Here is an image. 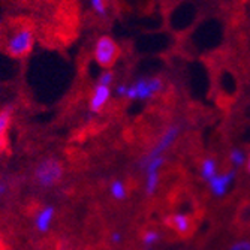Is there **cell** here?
<instances>
[{
  "label": "cell",
  "instance_id": "obj_18",
  "mask_svg": "<svg viewBox=\"0 0 250 250\" xmlns=\"http://www.w3.org/2000/svg\"><path fill=\"white\" fill-rule=\"evenodd\" d=\"M228 250H250V240H241L234 243Z\"/></svg>",
  "mask_w": 250,
  "mask_h": 250
},
{
  "label": "cell",
  "instance_id": "obj_16",
  "mask_svg": "<svg viewBox=\"0 0 250 250\" xmlns=\"http://www.w3.org/2000/svg\"><path fill=\"white\" fill-rule=\"evenodd\" d=\"M114 83V72L112 71H105V72H102V75L99 77V80H98V84H102V85H108V87H111V84Z\"/></svg>",
  "mask_w": 250,
  "mask_h": 250
},
{
  "label": "cell",
  "instance_id": "obj_13",
  "mask_svg": "<svg viewBox=\"0 0 250 250\" xmlns=\"http://www.w3.org/2000/svg\"><path fill=\"white\" fill-rule=\"evenodd\" d=\"M109 193L116 201H125L127 198V188L125 185V181L117 178L114 181H111L109 185Z\"/></svg>",
  "mask_w": 250,
  "mask_h": 250
},
{
  "label": "cell",
  "instance_id": "obj_22",
  "mask_svg": "<svg viewBox=\"0 0 250 250\" xmlns=\"http://www.w3.org/2000/svg\"><path fill=\"white\" fill-rule=\"evenodd\" d=\"M244 167H246V169H247V172L250 174V154L247 156V161H246V165H244Z\"/></svg>",
  "mask_w": 250,
  "mask_h": 250
},
{
  "label": "cell",
  "instance_id": "obj_3",
  "mask_svg": "<svg viewBox=\"0 0 250 250\" xmlns=\"http://www.w3.org/2000/svg\"><path fill=\"white\" fill-rule=\"evenodd\" d=\"M181 133V126L178 123H174V125H169L165 132L162 133L161 138L157 140V143L153 146L151 150H148L141 159H140V162H138V167L141 169H144L151 161H154V159L157 157H162L165 156V153L174 146V143L177 141V138L180 136Z\"/></svg>",
  "mask_w": 250,
  "mask_h": 250
},
{
  "label": "cell",
  "instance_id": "obj_14",
  "mask_svg": "<svg viewBox=\"0 0 250 250\" xmlns=\"http://www.w3.org/2000/svg\"><path fill=\"white\" fill-rule=\"evenodd\" d=\"M161 238H162V234L159 232L157 229L148 228V229H146V231L143 232V235H141V243H143L144 247L151 249V247H154L159 241H161Z\"/></svg>",
  "mask_w": 250,
  "mask_h": 250
},
{
  "label": "cell",
  "instance_id": "obj_20",
  "mask_svg": "<svg viewBox=\"0 0 250 250\" xmlns=\"http://www.w3.org/2000/svg\"><path fill=\"white\" fill-rule=\"evenodd\" d=\"M127 88H129V84H120V85H117V88H116L117 96H120V98H126Z\"/></svg>",
  "mask_w": 250,
  "mask_h": 250
},
{
  "label": "cell",
  "instance_id": "obj_17",
  "mask_svg": "<svg viewBox=\"0 0 250 250\" xmlns=\"http://www.w3.org/2000/svg\"><path fill=\"white\" fill-rule=\"evenodd\" d=\"M90 2H92V8H93V11H95L98 15L104 17V15L106 14L105 0H90Z\"/></svg>",
  "mask_w": 250,
  "mask_h": 250
},
{
  "label": "cell",
  "instance_id": "obj_9",
  "mask_svg": "<svg viewBox=\"0 0 250 250\" xmlns=\"http://www.w3.org/2000/svg\"><path fill=\"white\" fill-rule=\"evenodd\" d=\"M109 98H111V87L96 84L93 88L92 98H90V111L95 112V114L101 112L105 108V105L108 104Z\"/></svg>",
  "mask_w": 250,
  "mask_h": 250
},
{
  "label": "cell",
  "instance_id": "obj_19",
  "mask_svg": "<svg viewBox=\"0 0 250 250\" xmlns=\"http://www.w3.org/2000/svg\"><path fill=\"white\" fill-rule=\"evenodd\" d=\"M109 241L112 244H120L123 241V234L120 231H114V232H111L109 235Z\"/></svg>",
  "mask_w": 250,
  "mask_h": 250
},
{
  "label": "cell",
  "instance_id": "obj_6",
  "mask_svg": "<svg viewBox=\"0 0 250 250\" xmlns=\"http://www.w3.org/2000/svg\"><path fill=\"white\" fill-rule=\"evenodd\" d=\"M235 178H237V169H232V168L229 171H226V172L217 174L208 183L211 195L214 198H223L226 193L229 192V189L234 185Z\"/></svg>",
  "mask_w": 250,
  "mask_h": 250
},
{
  "label": "cell",
  "instance_id": "obj_2",
  "mask_svg": "<svg viewBox=\"0 0 250 250\" xmlns=\"http://www.w3.org/2000/svg\"><path fill=\"white\" fill-rule=\"evenodd\" d=\"M164 81L159 77H141L129 84L126 99L127 101H150L164 90Z\"/></svg>",
  "mask_w": 250,
  "mask_h": 250
},
{
  "label": "cell",
  "instance_id": "obj_11",
  "mask_svg": "<svg viewBox=\"0 0 250 250\" xmlns=\"http://www.w3.org/2000/svg\"><path fill=\"white\" fill-rule=\"evenodd\" d=\"M217 174L219 172H217V161H216V159L211 157V156L204 159V161L201 162V167H199V175H201V178L208 185Z\"/></svg>",
  "mask_w": 250,
  "mask_h": 250
},
{
  "label": "cell",
  "instance_id": "obj_1",
  "mask_svg": "<svg viewBox=\"0 0 250 250\" xmlns=\"http://www.w3.org/2000/svg\"><path fill=\"white\" fill-rule=\"evenodd\" d=\"M64 174L63 164L56 156H48L36 164L35 168V183L41 189H51L59 185Z\"/></svg>",
  "mask_w": 250,
  "mask_h": 250
},
{
  "label": "cell",
  "instance_id": "obj_12",
  "mask_svg": "<svg viewBox=\"0 0 250 250\" xmlns=\"http://www.w3.org/2000/svg\"><path fill=\"white\" fill-rule=\"evenodd\" d=\"M159 183H161V171H151L146 172V186H144V193L150 198L157 193Z\"/></svg>",
  "mask_w": 250,
  "mask_h": 250
},
{
  "label": "cell",
  "instance_id": "obj_15",
  "mask_svg": "<svg viewBox=\"0 0 250 250\" xmlns=\"http://www.w3.org/2000/svg\"><path fill=\"white\" fill-rule=\"evenodd\" d=\"M246 161H247V154L240 147H235L229 151V164H231L232 169H238V168L244 167Z\"/></svg>",
  "mask_w": 250,
  "mask_h": 250
},
{
  "label": "cell",
  "instance_id": "obj_23",
  "mask_svg": "<svg viewBox=\"0 0 250 250\" xmlns=\"http://www.w3.org/2000/svg\"><path fill=\"white\" fill-rule=\"evenodd\" d=\"M0 38H2V22H0Z\"/></svg>",
  "mask_w": 250,
  "mask_h": 250
},
{
  "label": "cell",
  "instance_id": "obj_5",
  "mask_svg": "<svg viewBox=\"0 0 250 250\" xmlns=\"http://www.w3.org/2000/svg\"><path fill=\"white\" fill-rule=\"evenodd\" d=\"M93 56H95V62L99 66L105 67V69H109L119 57V45L112 38L104 35L95 43Z\"/></svg>",
  "mask_w": 250,
  "mask_h": 250
},
{
  "label": "cell",
  "instance_id": "obj_4",
  "mask_svg": "<svg viewBox=\"0 0 250 250\" xmlns=\"http://www.w3.org/2000/svg\"><path fill=\"white\" fill-rule=\"evenodd\" d=\"M33 41H35L33 29L32 27H21L9 38L6 50L15 59L26 57L33 48Z\"/></svg>",
  "mask_w": 250,
  "mask_h": 250
},
{
  "label": "cell",
  "instance_id": "obj_10",
  "mask_svg": "<svg viewBox=\"0 0 250 250\" xmlns=\"http://www.w3.org/2000/svg\"><path fill=\"white\" fill-rule=\"evenodd\" d=\"M12 112H14V108L9 105V106H5L3 109H0V151L6 148V135H8V129L11 126V122H12Z\"/></svg>",
  "mask_w": 250,
  "mask_h": 250
},
{
  "label": "cell",
  "instance_id": "obj_7",
  "mask_svg": "<svg viewBox=\"0 0 250 250\" xmlns=\"http://www.w3.org/2000/svg\"><path fill=\"white\" fill-rule=\"evenodd\" d=\"M165 225L178 235H188L193 228V219L186 213H172L165 217Z\"/></svg>",
  "mask_w": 250,
  "mask_h": 250
},
{
  "label": "cell",
  "instance_id": "obj_21",
  "mask_svg": "<svg viewBox=\"0 0 250 250\" xmlns=\"http://www.w3.org/2000/svg\"><path fill=\"white\" fill-rule=\"evenodd\" d=\"M6 190H8V185L3 183V181H0V198H2L6 193Z\"/></svg>",
  "mask_w": 250,
  "mask_h": 250
},
{
  "label": "cell",
  "instance_id": "obj_8",
  "mask_svg": "<svg viewBox=\"0 0 250 250\" xmlns=\"http://www.w3.org/2000/svg\"><path fill=\"white\" fill-rule=\"evenodd\" d=\"M54 217H56V207L54 206H45L43 208H41L36 213V216L33 219L35 229L41 234L48 232L51 225H53Z\"/></svg>",
  "mask_w": 250,
  "mask_h": 250
}]
</instances>
